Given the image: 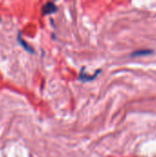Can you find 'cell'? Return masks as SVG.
Masks as SVG:
<instances>
[{
    "mask_svg": "<svg viewBox=\"0 0 156 157\" xmlns=\"http://www.w3.org/2000/svg\"><path fill=\"white\" fill-rule=\"evenodd\" d=\"M17 40H18V42H19V44L27 51V52H34V50H33V48L28 43V42H26L23 39H22V37H21V34H20V32H18V34H17Z\"/></svg>",
    "mask_w": 156,
    "mask_h": 157,
    "instance_id": "obj_2",
    "label": "cell"
},
{
    "mask_svg": "<svg viewBox=\"0 0 156 157\" xmlns=\"http://www.w3.org/2000/svg\"><path fill=\"white\" fill-rule=\"evenodd\" d=\"M56 10H57V6H56L55 4L52 3V2H48V3H46V4L42 6V8H41L42 15L51 14V13H54Z\"/></svg>",
    "mask_w": 156,
    "mask_h": 157,
    "instance_id": "obj_1",
    "label": "cell"
},
{
    "mask_svg": "<svg viewBox=\"0 0 156 157\" xmlns=\"http://www.w3.org/2000/svg\"><path fill=\"white\" fill-rule=\"evenodd\" d=\"M151 52V51H139L138 52H135V53H133L132 55H141V54H148V53H150Z\"/></svg>",
    "mask_w": 156,
    "mask_h": 157,
    "instance_id": "obj_3",
    "label": "cell"
},
{
    "mask_svg": "<svg viewBox=\"0 0 156 157\" xmlns=\"http://www.w3.org/2000/svg\"><path fill=\"white\" fill-rule=\"evenodd\" d=\"M0 20H1V17H0Z\"/></svg>",
    "mask_w": 156,
    "mask_h": 157,
    "instance_id": "obj_4",
    "label": "cell"
}]
</instances>
